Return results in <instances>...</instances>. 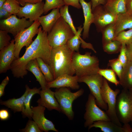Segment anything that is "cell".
I'll return each mask as SVG.
<instances>
[{"label":"cell","mask_w":132,"mask_h":132,"mask_svg":"<svg viewBox=\"0 0 132 132\" xmlns=\"http://www.w3.org/2000/svg\"><path fill=\"white\" fill-rule=\"evenodd\" d=\"M41 88H37L36 87L30 88L28 93L26 96L24 103V109L22 113L26 117L30 119L32 118L33 112L30 107V102L32 97L36 94H40Z\"/></svg>","instance_id":"484cf974"},{"label":"cell","mask_w":132,"mask_h":132,"mask_svg":"<svg viewBox=\"0 0 132 132\" xmlns=\"http://www.w3.org/2000/svg\"><path fill=\"white\" fill-rule=\"evenodd\" d=\"M10 114L7 109H2L0 110V119L2 121L6 120L10 117Z\"/></svg>","instance_id":"60d3db41"},{"label":"cell","mask_w":132,"mask_h":132,"mask_svg":"<svg viewBox=\"0 0 132 132\" xmlns=\"http://www.w3.org/2000/svg\"><path fill=\"white\" fill-rule=\"evenodd\" d=\"M83 11L84 21L83 24V31L82 38L85 39L88 38L90 27L93 23L94 17L92 11V3L91 1L87 2L84 0H79Z\"/></svg>","instance_id":"ac0fdd59"},{"label":"cell","mask_w":132,"mask_h":132,"mask_svg":"<svg viewBox=\"0 0 132 132\" xmlns=\"http://www.w3.org/2000/svg\"><path fill=\"white\" fill-rule=\"evenodd\" d=\"M121 46V43L120 42L112 40L103 45L104 52L107 53L112 54H116L120 52Z\"/></svg>","instance_id":"f546056e"},{"label":"cell","mask_w":132,"mask_h":132,"mask_svg":"<svg viewBox=\"0 0 132 132\" xmlns=\"http://www.w3.org/2000/svg\"><path fill=\"white\" fill-rule=\"evenodd\" d=\"M60 9H54L47 15L38 18L37 20L43 31L48 33L51 31L58 20L61 16Z\"/></svg>","instance_id":"d6986e66"},{"label":"cell","mask_w":132,"mask_h":132,"mask_svg":"<svg viewBox=\"0 0 132 132\" xmlns=\"http://www.w3.org/2000/svg\"><path fill=\"white\" fill-rule=\"evenodd\" d=\"M44 4L43 1L35 4L26 3L24 6L21 7L16 15L19 18L24 17L34 22L44 13Z\"/></svg>","instance_id":"5bb4252c"},{"label":"cell","mask_w":132,"mask_h":132,"mask_svg":"<svg viewBox=\"0 0 132 132\" xmlns=\"http://www.w3.org/2000/svg\"><path fill=\"white\" fill-rule=\"evenodd\" d=\"M113 40L118 41L126 45L132 43V28L119 33Z\"/></svg>","instance_id":"1f68e13d"},{"label":"cell","mask_w":132,"mask_h":132,"mask_svg":"<svg viewBox=\"0 0 132 132\" xmlns=\"http://www.w3.org/2000/svg\"><path fill=\"white\" fill-rule=\"evenodd\" d=\"M6 31L0 30V50L9 45L11 38Z\"/></svg>","instance_id":"8d00e7d4"},{"label":"cell","mask_w":132,"mask_h":132,"mask_svg":"<svg viewBox=\"0 0 132 132\" xmlns=\"http://www.w3.org/2000/svg\"><path fill=\"white\" fill-rule=\"evenodd\" d=\"M94 23L98 32H100L105 27L110 24L114 23L117 15L107 10L104 5H100L92 11Z\"/></svg>","instance_id":"7c38bea8"},{"label":"cell","mask_w":132,"mask_h":132,"mask_svg":"<svg viewBox=\"0 0 132 132\" xmlns=\"http://www.w3.org/2000/svg\"><path fill=\"white\" fill-rule=\"evenodd\" d=\"M126 0H107L104 5L108 11L117 15L126 12Z\"/></svg>","instance_id":"d4e9b609"},{"label":"cell","mask_w":132,"mask_h":132,"mask_svg":"<svg viewBox=\"0 0 132 132\" xmlns=\"http://www.w3.org/2000/svg\"><path fill=\"white\" fill-rule=\"evenodd\" d=\"M25 87V91L20 97L17 99L14 98L4 101L1 100L0 104L10 108L14 112H22L24 109V99L30 88L27 85H26Z\"/></svg>","instance_id":"44dd1931"},{"label":"cell","mask_w":132,"mask_h":132,"mask_svg":"<svg viewBox=\"0 0 132 132\" xmlns=\"http://www.w3.org/2000/svg\"><path fill=\"white\" fill-rule=\"evenodd\" d=\"M126 46V53L128 60L132 61V43Z\"/></svg>","instance_id":"f6af8a7d"},{"label":"cell","mask_w":132,"mask_h":132,"mask_svg":"<svg viewBox=\"0 0 132 132\" xmlns=\"http://www.w3.org/2000/svg\"><path fill=\"white\" fill-rule=\"evenodd\" d=\"M84 92V90L82 88L73 92L67 87L56 88L54 92L55 96L60 105L61 112L69 120H72L74 117V113L72 107L73 102L82 96Z\"/></svg>","instance_id":"5b68a950"},{"label":"cell","mask_w":132,"mask_h":132,"mask_svg":"<svg viewBox=\"0 0 132 132\" xmlns=\"http://www.w3.org/2000/svg\"><path fill=\"white\" fill-rule=\"evenodd\" d=\"M79 77L67 74L61 75L51 82H47L46 87L58 88L62 87L69 88L72 90L79 89Z\"/></svg>","instance_id":"2e32d148"},{"label":"cell","mask_w":132,"mask_h":132,"mask_svg":"<svg viewBox=\"0 0 132 132\" xmlns=\"http://www.w3.org/2000/svg\"><path fill=\"white\" fill-rule=\"evenodd\" d=\"M26 68L34 75L41 85L42 89L46 88L47 82L38 66L36 59L29 61L26 65Z\"/></svg>","instance_id":"603a6c76"},{"label":"cell","mask_w":132,"mask_h":132,"mask_svg":"<svg viewBox=\"0 0 132 132\" xmlns=\"http://www.w3.org/2000/svg\"><path fill=\"white\" fill-rule=\"evenodd\" d=\"M114 24L116 37L121 32L132 28V13L126 12L117 15Z\"/></svg>","instance_id":"ffe728a7"},{"label":"cell","mask_w":132,"mask_h":132,"mask_svg":"<svg viewBox=\"0 0 132 132\" xmlns=\"http://www.w3.org/2000/svg\"><path fill=\"white\" fill-rule=\"evenodd\" d=\"M47 33L39 27L37 36L30 45L26 47L25 51L21 57L16 58L12 63L10 69L14 77L23 78L27 73L26 65L31 60L39 57L49 65L52 47L48 39Z\"/></svg>","instance_id":"6da1fadb"},{"label":"cell","mask_w":132,"mask_h":132,"mask_svg":"<svg viewBox=\"0 0 132 132\" xmlns=\"http://www.w3.org/2000/svg\"><path fill=\"white\" fill-rule=\"evenodd\" d=\"M63 1L65 5L71 6L78 9L82 7L79 0H63Z\"/></svg>","instance_id":"f35d334b"},{"label":"cell","mask_w":132,"mask_h":132,"mask_svg":"<svg viewBox=\"0 0 132 132\" xmlns=\"http://www.w3.org/2000/svg\"><path fill=\"white\" fill-rule=\"evenodd\" d=\"M6 0H0V8L2 7L3 4Z\"/></svg>","instance_id":"c3c4849f"},{"label":"cell","mask_w":132,"mask_h":132,"mask_svg":"<svg viewBox=\"0 0 132 132\" xmlns=\"http://www.w3.org/2000/svg\"><path fill=\"white\" fill-rule=\"evenodd\" d=\"M33 22L24 17L18 18L16 15L12 14L7 19L0 20V29L14 36L22 30L31 26Z\"/></svg>","instance_id":"8fae6325"},{"label":"cell","mask_w":132,"mask_h":132,"mask_svg":"<svg viewBox=\"0 0 132 132\" xmlns=\"http://www.w3.org/2000/svg\"><path fill=\"white\" fill-rule=\"evenodd\" d=\"M131 123H132V126H131V127H132V118L131 119Z\"/></svg>","instance_id":"f907efd6"},{"label":"cell","mask_w":132,"mask_h":132,"mask_svg":"<svg viewBox=\"0 0 132 132\" xmlns=\"http://www.w3.org/2000/svg\"><path fill=\"white\" fill-rule=\"evenodd\" d=\"M68 6L64 5L60 9L61 16L69 25L75 35L80 37L81 33L83 29V27H82V26L81 25L77 27L78 30L77 31L73 24L72 18L69 12Z\"/></svg>","instance_id":"4316f807"},{"label":"cell","mask_w":132,"mask_h":132,"mask_svg":"<svg viewBox=\"0 0 132 132\" xmlns=\"http://www.w3.org/2000/svg\"><path fill=\"white\" fill-rule=\"evenodd\" d=\"M93 127L99 128L104 132H124L122 126L117 125L111 121H96L88 127V131Z\"/></svg>","instance_id":"cb8c5ba5"},{"label":"cell","mask_w":132,"mask_h":132,"mask_svg":"<svg viewBox=\"0 0 132 132\" xmlns=\"http://www.w3.org/2000/svg\"><path fill=\"white\" fill-rule=\"evenodd\" d=\"M40 98L37 101L38 105L46 108L50 110H55L61 111L59 104L56 99L54 92L47 87L42 89L40 94Z\"/></svg>","instance_id":"e0dca14e"},{"label":"cell","mask_w":132,"mask_h":132,"mask_svg":"<svg viewBox=\"0 0 132 132\" xmlns=\"http://www.w3.org/2000/svg\"><path fill=\"white\" fill-rule=\"evenodd\" d=\"M9 81V78L7 76L2 81L0 85V97L2 96L4 93V89L5 87L8 83Z\"/></svg>","instance_id":"ab89813d"},{"label":"cell","mask_w":132,"mask_h":132,"mask_svg":"<svg viewBox=\"0 0 132 132\" xmlns=\"http://www.w3.org/2000/svg\"><path fill=\"white\" fill-rule=\"evenodd\" d=\"M20 5L16 0H6L2 7L12 14L17 15L20 9Z\"/></svg>","instance_id":"d6a6232c"},{"label":"cell","mask_w":132,"mask_h":132,"mask_svg":"<svg viewBox=\"0 0 132 132\" xmlns=\"http://www.w3.org/2000/svg\"><path fill=\"white\" fill-rule=\"evenodd\" d=\"M22 132H41V130L37 123L34 121L29 120L24 128L20 130Z\"/></svg>","instance_id":"d590c367"},{"label":"cell","mask_w":132,"mask_h":132,"mask_svg":"<svg viewBox=\"0 0 132 132\" xmlns=\"http://www.w3.org/2000/svg\"><path fill=\"white\" fill-rule=\"evenodd\" d=\"M101 32L102 34V45L113 40L115 37L114 23L110 24L105 27Z\"/></svg>","instance_id":"83f0119b"},{"label":"cell","mask_w":132,"mask_h":132,"mask_svg":"<svg viewBox=\"0 0 132 132\" xmlns=\"http://www.w3.org/2000/svg\"><path fill=\"white\" fill-rule=\"evenodd\" d=\"M31 107L33 112L32 118L42 132H48L53 131L58 132L53 122L45 117L44 112L45 108L39 105L35 107L31 106Z\"/></svg>","instance_id":"4fadbf2b"},{"label":"cell","mask_w":132,"mask_h":132,"mask_svg":"<svg viewBox=\"0 0 132 132\" xmlns=\"http://www.w3.org/2000/svg\"><path fill=\"white\" fill-rule=\"evenodd\" d=\"M36 59L38 66L47 82H49L53 80L54 77L49 65L40 58H37Z\"/></svg>","instance_id":"f1b7e54d"},{"label":"cell","mask_w":132,"mask_h":132,"mask_svg":"<svg viewBox=\"0 0 132 132\" xmlns=\"http://www.w3.org/2000/svg\"><path fill=\"white\" fill-rule=\"evenodd\" d=\"M126 12L132 13V0H126Z\"/></svg>","instance_id":"bcb514c9"},{"label":"cell","mask_w":132,"mask_h":132,"mask_svg":"<svg viewBox=\"0 0 132 132\" xmlns=\"http://www.w3.org/2000/svg\"><path fill=\"white\" fill-rule=\"evenodd\" d=\"M119 79V84L123 89L129 90L132 88V61L128 60Z\"/></svg>","instance_id":"7402d4cb"},{"label":"cell","mask_w":132,"mask_h":132,"mask_svg":"<svg viewBox=\"0 0 132 132\" xmlns=\"http://www.w3.org/2000/svg\"><path fill=\"white\" fill-rule=\"evenodd\" d=\"M92 3V11L97 6L101 5H104L107 0H91Z\"/></svg>","instance_id":"7bdbcfd3"},{"label":"cell","mask_w":132,"mask_h":132,"mask_svg":"<svg viewBox=\"0 0 132 132\" xmlns=\"http://www.w3.org/2000/svg\"><path fill=\"white\" fill-rule=\"evenodd\" d=\"M118 89H112L108 84L107 80L104 78V82L101 89L102 98L108 107L105 111L111 121L122 127V125L117 115L116 105L117 96L120 92Z\"/></svg>","instance_id":"8992f818"},{"label":"cell","mask_w":132,"mask_h":132,"mask_svg":"<svg viewBox=\"0 0 132 132\" xmlns=\"http://www.w3.org/2000/svg\"><path fill=\"white\" fill-rule=\"evenodd\" d=\"M90 52L82 55L79 52H74L73 55L72 63L76 75L79 77L98 73L99 60L95 55H91Z\"/></svg>","instance_id":"3957f363"},{"label":"cell","mask_w":132,"mask_h":132,"mask_svg":"<svg viewBox=\"0 0 132 132\" xmlns=\"http://www.w3.org/2000/svg\"><path fill=\"white\" fill-rule=\"evenodd\" d=\"M74 52L69 48L67 44L52 48L49 65L54 79L64 74L73 76L75 74L72 63Z\"/></svg>","instance_id":"7a4b0ae2"},{"label":"cell","mask_w":132,"mask_h":132,"mask_svg":"<svg viewBox=\"0 0 132 132\" xmlns=\"http://www.w3.org/2000/svg\"><path fill=\"white\" fill-rule=\"evenodd\" d=\"M18 2V0H16Z\"/></svg>","instance_id":"816d5d0a"},{"label":"cell","mask_w":132,"mask_h":132,"mask_svg":"<svg viewBox=\"0 0 132 132\" xmlns=\"http://www.w3.org/2000/svg\"><path fill=\"white\" fill-rule=\"evenodd\" d=\"M116 110L121 122L129 123L132 118V94L129 90L123 89L117 97Z\"/></svg>","instance_id":"52a82bcc"},{"label":"cell","mask_w":132,"mask_h":132,"mask_svg":"<svg viewBox=\"0 0 132 132\" xmlns=\"http://www.w3.org/2000/svg\"><path fill=\"white\" fill-rule=\"evenodd\" d=\"M64 5L63 0H45L43 13L46 14L50 10L54 9H60Z\"/></svg>","instance_id":"836d02e7"},{"label":"cell","mask_w":132,"mask_h":132,"mask_svg":"<svg viewBox=\"0 0 132 132\" xmlns=\"http://www.w3.org/2000/svg\"><path fill=\"white\" fill-rule=\"evenodd\" d=\"M40 25L37 20H35L31 26L22 30L14 36V52L16 58L19 57L20 53L22 48L24 46L27 47L33 42V39L38 33Z\"/></svg>","instance_id":"9c48e42d"},{"label":"cell","mask_w":132,"mask_h":132,"mask_svg":"<svg viewBox=\"0 0 132 132\" xmlns=\"http://www.w3.org/2000/svg\"><path fill=\"white\" fill-rule=\"evenodd\" d=\"M15 41L12 39L10 44L0 50V73H5L10 69L11 65L15 59Z\"/></svg>","instance_id":"9a60e30c"},{"label":"cell","mask_w":132,"mask_h":132,"mask_svg":"<svg viewBox=\"0 0 132 132\" xmlns=\"http://www.w3.org/2000/svg\"><path fill=\"white\" fill-rule=\"evenodd\" d=\"M75 35L69 25L61 16L48 33L47 37L50 46L55 48L66 44Z\"/></svg>","instance_id":"277c9868"},{"label":"cell","mask_w":132,"mask_h":132,"mask_svg":"<svg viewBox=\"0 0 132 132\" xmlns=\"http://www.w3.org/2000/svg\"><path fill=\"white\" fill-rule=\"evenodd\" d=\"M108 66L111 68L119 78L121 77L123 68L118 58L109 60Z\"/></svg>","instance_id":"e575fe53"},{"label":"cell","mask_w":132,"mask_h":132,"mask_svg":"<svg viewBox=\"0 0 132 132\" xmlns=\"http://www.w3.org/2000/svg\"><path fill=\"white\" fill-rule=\"evenodd\" d=\"M129 90L130 93H131V94H132V88H131L130 89H129Z\"/></svg>","instance_id":"681fc988"},{"label":"cell","mask_w":132,"mask_h":132,"mask_svg":"<svg viewBox=\"0 0 132 132\" xmlns=\"http://www.w3.org/2000/svg\"><path fill=\"white\" fill-rule=\"evenodd\" d=\"M122 127L124 132H132V127L129 123L124 124Z\"/></svg>","instance_id":"7dc6e473"},{"label":"cell","mask_w":132,"mask_h":132,"mask_svg":"<svg viewBox=\"0 0 132 132\" xmlns=\"http://www.w3.org/2000/svg\"><path fill=\"white\" fill-rule=\"evenodd\" d=\"M78 82L84 83L88 86L91 93L95 98L98 106L106 110L107 104L103 100L101 95V89L103 84L104 77L99 74L85 76L79 77Z\"/></svg>","instance_id":"ba28073f"},{"label":"cell","mask_w":132,"mask_h":132,"mask_svg":"<svg viewBox=\"0 0 132 132\" xmlns=\"http://www.w3.org/2000/svg\"><path fill=\"white\" fill-rule=\"evenodd\" d=\"M43 0H18V2L22 6L25 5L26 3L35 4L42 1Z\"/></svg>","instance_id":"ee69618b"},{"label":"cell","mask_w":132,"mask_h":132,"mask_svg":"<svg viewBox=\"0 0 132 132\" xmlns=\"http://www.w3.org/2000/svg\"><path fill=\"white\" fill-rule=\"evenodd\" d=\"M98 73L102 76L107 80L114 84L116 86L119 84V81L117 79L116 74L112 69L99 68Z\"/></svg>","instance_id":"4dcf8cb0"},{"label":"cell","mask_w":132,"mask_h":132,"mask_svg":"<svg viewBox=\"0 0 132 132\" xmlns=\"http://www.w3.org/2000/svg\"><path fill=\"white\" fill-rule=\"evenodd\" d=\"M12 15L2 7L0 8V20L7 19Z\"/></svg>","instance_id":"b9f144b4"},{"label":"cell","mask_w":132,"mask_h":132,"mask_svg":"<svg viewBox=\"0 0 132 132\" xmlns=\"http://www.w3.org/2000/svg\"><path fill=\"white\" fill-rule=\"evenodd\" d=\"M85 107L86 111L84 116L85 127H88L94 122L97 121H111L106 112L99 107L95 98L91 93L88 95Z\"/></svg>","instance_id":"30bf717a"},{"label":"cell","mask_w":132,"mask_h":132,"mask_svg":"<svg viewBox=\"0 0 132 132\" xmlns=\"http://www.w3.org/2000/svg\"><path fill=\"white\" fill-rule=\"evenodd\" d=\"M126 52V45L124 44H121L120 54L118 58L123 68L126 65L128 61Z\"/></svg>","instance_id":"74e56055"}]
</instances>
